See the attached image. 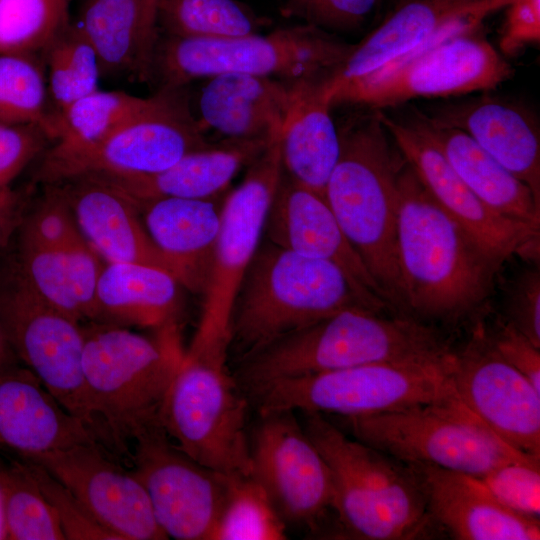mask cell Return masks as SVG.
I'll list each match as a JSON object with an SVG mask.
<instances>
[{"mask_svg": "<svg viewBox=\"0 0 540 540\" xmlns=\"http://www.w3.org/2000/svg\"><path fill=\"white\" fill-rule=\"evenodd\" d=\"M271 143L264 139H226L191 151L153 174L95 178L114 185L135 201L167 197L214 199L228 187L243 166L250 165Z\"/></svg>", "mask_w": 540, "mask_h": 540, "instance_id": "cell-29", "label": "cell"}, {"mask_svg": "<svg viewBox=\"0 0 540 540\" xmlns=\"http://www.w3.org/2000/svg\"><path fill=\"white\" fill-rule=\"evenodd\" d=\"M23 462L27 464L43 495L53 507L66 540H118L43 466L31 461Z\"/></svg>", "mask_w": 540, "mask_h": 540, "instance_id": "cell-43", "label": "cell"}, {"mask_svg": "<svg viewBox=\"0 0 540 540\" xmlns=\"http://www.w3.org/2000/svg\"><path fill=\"white\" fill-rule=\"evenodd\" d=\"M339 419L352 437L405 464L481 477L504 463L540 461L504 442L460 402Z\"/></svg>", "mask_w": 540, "mask_h": 540, "instance_id": "cell-11", "label": "cell"}, {"mask_svg": "<svg viewBox=\"0 0 540 540\" xmlns=\"http://www.w3.org/2000/svg\"><path fill=\"white\" fill-rule=\"evenodd\" d=\"M221 206V222L197 330L190 347L227 349L233 303L258 249L283 167L279 141L250 165Z\"/></svg>", "mask_w": 540, "mask_h": 540, "instance_id": "cell-14", "label": "cell"}, {"mask_svg": "<svg viewBox=\"0 0 540 540\" xmlns=\"http://www.w3.org/2000/svg\"><path fill=\"white\" fill-rule=\"evenodd\" d=\"M515 328L540 348V271L521 272L510 284L505 299V316Z\"/></svg>", "mask_w": 540, "mask_h": 540, "instance_id": "cell-46", "label": "cell"}, {"mask_svg": "<svg viewBox=\"0 0 540 540\" xmlns=\"http://www.w3.org/2000/svg\"><path fill=\"white\" fill-rule=\"evenodd\" d=\"M405 162L431 197L496 261L538 254L540 228L505 217L484 204L438 147L408 121L375 110Z\"/></svg>", "mask_w": 540, "mask_h": 540, "instance_id": "cell-18", "label": "cell"}, {"mask_svg": "<svg viewBox=\"0 0 540 540\" xmlns=\"http://www.w3.org/2000/svg\"><path fill=\"white\" fill-rule=\"evenodd\" d=\"M18 362L19 360L14 353L5 330L0 322V366Z\"/></svg>", "mask_w": 540, "mask_h": 540, "instance_id": "cell-51", "label": "cell"}, {"mask_svg": "<svg viewBox=\"0 0 540 540\" xmlns=\"http://www.w3.org/2000/svg\"><path fill=\"white\" fill-rule=\"evenodd\" d=\"M248 398L231 376L229 358L184 351L159 414L183 453L232 477L251 475Z\"/></svg>", "mask_w": 540, "mask_h": 540, "instance_id": "cell-10", "label": "cell"}, {"mask_svg": "<svg viewBox=\"0 0 540 540\" xmlns=\"http://www.w3.org/2000/svg\"><path fill=\"white\" fill-rule=\"evenodd\" d=\"M206 80L198 99L197 121L203 131L214 129L227 139L279 140L295 81L242 73Z\"/></svg>", "mask_w": 540, "mask_h": 540, "instance_id": "cell-24", "label": "cell"}, {"mask_svg": "<svg viewBox=\"0 0 540 540\" xmlns=\"http://www.w3.org/2000/svg\"><path fill=\"white\" fill-rule=\"evenodd\" d=\"M63 483L118 540L168 539L130 468L98 443H79L32 460Z\"/></svg>", "mask_w": 540, "mask_h": 540, "instance_id": "cell-19", "label": "cell"}, {"mask_svg": "<svg viewBox=\"0 0 540 540\" xmlns=\"http://www.w3.org/2000/svg\"><path fill=\"white\" fill-rule=\"evenodd\" d=\"M326 78L294 82L278 140L284 172L322 195L339 154L338 128L324 95Z\"/></svg>", "mask_w": 540, "mask_h": 540, "instance_id": "cell-31", "label": "cell"}, {"mask_svg": "<svg viewBox=\"0 0 540 540\" xmlns=\"http://www.w3.org/2000/svg\"><path fill=\"white\" fill-rule=\"evenodd\" d=\"M504 9L499 36L500 53L512 56L527 46L539 44L540 0H512Z\"/></svg>", "mask_w": 540, "mask_h": 540, "instance_id": "cell-48", "label": "cell"}, {"mask_svg": "<svg viewBox=\"0 0 540 540\" xmlns=\"http://www.w3.org/2000/svg\"><path fill=\"white\" fill-rule=\"evenodd\" d=\"M160 96V91L144 98L99 88L56 113L53 145L78 148L97 143L147 113Z\"/></svg>", "mask_w": 540, "mask_h": 540, "instance_id": "cell-33", "label": "cell"}, {"mask_svg": "<svg viewBox=\"0 0 540 540\" xmlns=\"http://www.w3.org/2000/svg\"><path fill=\"white\" fill-rule=\"evenodd\" d=\"M250 440L251 477L285 523L317 529L334 509V485L324 458L294 411L259 412Z\"/></svg>", "mask_w": 540, "mask_h": 540, "instance_id": "cell-16", "label": "cell"}, {"mask_svg": "<svg viewBox=\"0 0 540 540\" xmlns=\"http://www.w3.org/2000/svg\"><path fill=\"white\" fill-rule=\"evenodd\" d=\"M304 431L331 472L334 509L343 535L407 540L431 528L423 492L411 467L349 437L322 414L302 412Z\"/></svg>", "mask_w": 540, "mask_h": 540, "instance_id": "cell-6", "label": "cell"}, {"mask_svg": "<svg viewBox=\"0 0 540 540\" xmlns=\"http://www.w3.org/2000/svg\"><path fill=\"white\" fill-rule=\"evenodd\" d=\"M286 523L251 476L236 477L211 540H282Z\"/></svg>", "mask_w": 540, "mask_h": 540, "instance_id": "cell-39", "label": "cell"}, {"mask_svg": "<svg viewBox=\"0 0 540 540\" xmlns=\"http://www.w3.org/2000/svg\"><path fill=\"white\" fill-rule=\"evenodd\" d=\"M445 359L379 362L243 388L258 412L290 410L360 417L420 404L460 402Z\"/></svg>", "mask_w": 540, "mask_h": 540, "instance_id": "cell-9", "label": "cell"}, {"mask_svg": "<svg viewBox=\"0 0 540 540\" xmlns=\"http://www.w3.org/2000/svg\"><path fill=\"white\" fill-rule=\"evenodd\" d=\"M0 540H7L5 514H4V495L0 480Z\"/></svg>", "mask_w": 540, "mask_h": 540, "instance_id": "cell-52", "label": "cell"}, {"mask_svg": "<svg viewBox=\"0 0 540 540\" xmlns=\"http://www.w3.org/2000/svg\"><path fill=\"white\" fill-rule=\"evenodd\" d=\"M49 141L40 126L0 122V187L11 186Z\"/></svg>", "mask_w": 540, "mask_h": 540, "instance_id": "cell-45", "label": "cell"}, {"mask_svg": "<svg viewBox=\"0 0 540 540\" xmlns=\"http://www.w3.org/2000/svg\"><path fill=\"white\" fill-rule=\"evenodd\" d=\"M178 90L161 89L147 113L105 139L78 148L47 149L36 172L46 185L79 177L128 178L166 169L209 143Z\"/></svg>", "mask_w": 540, "mask_h": 540, "instance_id": "cell-12", "label": "cell"}, {"mask_svg": "<svg viewBox=\"0 0 540 540\" xmlns=\"http://www.w3.org/2000/svg\"><path fill=\"white\" fill-rule=\"evenodd\" d=\"M42 55L56 113L99 89L102 72L98 56L74 23L69 22Z\"/></svg>", "mask_w": 540, "mask_h": 540, "instance_id": "cell-36", "label": "cell"}, {"mask_svg": "<svg viewBox=\"0 0 540 540\" xmlns=\"http://www.w3.org/2000/svg\"><path fill=\"white\" fill-rule=\"evenodd\" d=\"M129 462L167 538L211 540L236 477L183 453L160 424L134 437Z\"/></svg>", "mask_w": 540, "mask_h": 540, "instance_id": "cell-15", "label": "cell"}, {"mask_svg": "<svg viewBox=\"0 0 540 540\" xmlns=\"http://www.w3.org/2000/svg\"><path fill=\"white\" fill-rule=\"evenodd\" d=\"M479 478L502 505L519 515L539 519L540 461L504 463Z\"/></svg>", "mask_w": 540, "mask_h": 540, "instance_id": "cell-42", "label": "cell"}, {"mask_svg": "<svg viewBox=\"0 0 540 540\" xmlns=\"http://www.w3.org/2000/svg\"><path fill=\"white\" fill-rule=\"evenodd\" d=\"M429 117L466 133L540 200L539 132L525 109L480 96L440 106Z\"/></svg>", "mask_w": 540, "mask_h": 540, "instance_id": "cell-26", "label": "cell"}, {"mask_svg": "<svg viewBox=\"0 0 540 540\" xmlns=\"http://www.w3.org/2000/svg\"><path fill=\"white\" fill-rule=\"evenodd\" d=\"M483 18L461 19L406 54L352 79L323 82L332 106L383 110L416 98L490 91L510 79L513 67L482 35Z\"/></svg>", "mask_w": 540, "mask_h": 540, "instance_id": "cell-7", "label": "cell"}, {"mask_svg": "<svg viewBox=\"0 0 540 540\" xmlns=\"http://www.w3.org/2000/svg\"><path fill=\"white\" fill-rule=\"evenodd\" d=\"M338 128L339 154L324 196L389 306L403 309L396 251L399 162L376 111Z\"/></svg>", "mask_w": 540, "mask_h": 540, "instance_id": "cell-3", "label": "cell"}, {"mask_svg": "<svg viewBox=\"0 0 540 540\" xmlns=\"http://www.w3.org/2000/svg\"><path fill=\"white\" fill-rule=\"evenodd\" d=\"M396 251L403 309L444 321L479 308L502 265L431 197L405 160L398 175Z\"/></svg>", "mask_w": 540, "mask_h": 540, "instance_id": "cell-1", "label": "cell"}, {"mask_svg": "<svg viewBox=\"0 0 540 540\" xmlns=\"http://www.w3.org/2000/svg\"><path fill=\"white\" fill-rule=\"evenodd\" d=\"M334 34L309 25L230 38H184L164 35L157 40L151 77L161 89L178 90L198 79L224 73L273 77L289 82L326 78L354 50Z\"/></svg>", "mask_w": 540, "mask_h": 540, "instance_id": "cell-8", "label": "cell"}, {"mask_svg": "<svg viewBox=\"0 0 540 540\" xmlns=\"http://www.w3.org/2000/svg\"><path fill=\"white\" fill-rule=\"evenodd\" d=\"M7 540H66L58 517L27 464L0 463Z\"/></svg>", "mask_w": 540, "mask_h": 540, "instance_id": "cell-37", "label": "cell"}, {"mask_svg": "<svg viewBox=\"0 0 540 540\" xmlns=\"http://www.w3.org/2000/svg\"><path fill=\"white\" fill-rule=\"evenodd\" d=\"M451 379L461 403L492 432L540 460V391L499 355L482 323L453 350Z\"/></svg>", "mask_w": 540, "mask_h": 540, "instance_id": "cell-17", "label": "cell"}, {"mask_svg": "<svg viewBox=\"0 0 540 540\" xmlns=\"http://www.w3.org/2000/svg\"><path fill=\"white\" fill-rule=\"evenodd\" d=\"M512 0H402L360 43L328 81L368 74L406 54L452 22L485 19Z\"/></svg>", "mask_w": 540, "mask_h": 540, "instance_id": "cell-25", "label": "cell"}, {"mask_svg": "<svg viewBox=\"0 0 540 540\" xmlns=\"http://www.w3.org/2000/svg\"><path fill=\"white\" fill-rule=\"evenodd\" d=\"M355 307L371 310L337 265L266 240L233 303L228 356L240 362L284 336Z\"/></svg>", "mask_w": 540, "mask_h": 540, "instance_id": "cell-5", "label": "cell"}, {"mask_svg": "<svg viewBox=\"0 0 540 540\" xmlns=\"http://www.w3.org/2000/svg\"><path fill=\"white\" fill-rule=\"evenodd\" d=\"M161 0H140L141 6V43L139 79L147 80L151 76L154 49L158 40L157 13Z\"/></svg>", "mask_w": 540, "mask_h": 540, "instance_id": "cell-49", "label": "cell"}, {"mask_svg": "<svg viewBox=\"0 0 540 540\" xmlns=\"http://www.w3.org/2000/svg\"><path fill=\"white\" fill-rule=\"evenodd\" d=\"M25 213L24 195L11 186L0 187V251L18 231Z\"/></svg>", "mask_w": 540, "mask_h": 540, "instance_id": "cell-50", "label": "cell"}, {"mask_svg": "<svg viewBox=\"0 0 540 540\" xmlns=\"http://www.w3.org/2000/svg\"><path fill=\"white\" fill-rule=\"evenodd\" d=\"M423 492L431 528L456 540H538L540 521L502 505L479 477L407 464Z\"/></svg>", "mask_w": 540, "mask_h": 540, "instance_id": "cell-21", "label": "cell"}, {"mask_svg": "<svg viewBox=\"0 0 540 540\" xmlns=\"http://www.w3.org/2000/svg\"><path fill=\"white\" fill-rule=\"evenodd\" d=\"M429 138L470 190L493 211L540 228V200L463 131L414 111L407 120Z\"/></svg>", "mask_w": 540, "mask_h": 540, "instance_id": "cell-28", "label": "cell"}, {"mask_svg": "<svg viewBox=\"0 0 540 540\" xmlns=\"http://www.w3.org/2000/svg\"><path fill=\"white\" fill-rule=\"evenodd\" d=\"M143 224L181 286L203 294L221 222L214 199L136 201Z\"/></svg>", "mask_w": 540, "mask_h": 540, "instance_id": "cell-27", "label": "cell"}, {"mask_svg": "<svg viewBox=\"0 0 540 540\" xmlns=\"http://www.w3.org/2000/svg\"><path fill=\"white\" fill-rule=\"evenodd\" d=\"M268 241L299 255L337 265L371 310L386 308L382 291L338 224L325 196L300 184L284 170L269 208Z\"/></svg>", "mask_w": 540, "mask_h": 540, "instance_id": "cell-20", "label": "cell"}, {"mask_svg": "<svg viewBox=\"0 0 540 540\" xmlns=\"http://www.w3.org/2000/svg\"><path fill=\"white\" fill-rule=\"evenodd\" d=\"M57 185L88 245L105 263L170 266L150 238L136 201L114 185L79 177Z\"/></svg>", "mask_w": 540, "mask_h": 540, "instance_id": "cell-23", "label": "cell"}, {"mask_svg": "<svg viewBox=\"0 0 540 540\" xmlns=\"http://www.w3.org/2000/svg\"><path fill=\"white\" fill-rule=\"evenodd\" d=\"M11 263L38 296L75 319L84 321L74 293L65 249L42 246L18 235L17 251Z\"/></svg>", "mask_w": 540, "mask_h": 540, "instance_id": "cell-40", "label": "cell"}, {"mask_svg": "<svg viewBox=\"0 0 540 540\" xmlns=\"http://www.w3.org/2000/svg\"><path fill=\"white\" fill-rule=\"evenodd\" d=\"M0 322L19 362L97 438L83 373L82 322L38 296L11 262L0 267Z\"/></svg>", "mask_w": 540, "mask_h": 540, "instance_id": "cell-13", "label": "cell"}, {"mask_svg": "<svg viewBox=\"0 0 540 540\" xmlns=\"http://www.w3.org/2000/svg\"><path fill=\"white\" fill-rule=\"evenodd\" d=\"M40 55H0V122L40 126L53 140L56 112L49 109Z\"/></svg>", "mask_w": 540, "mask_h": 540, "instance_id": "cell-35", "label": "cell"}, {"mask_svg": "<svg viewBox=\"0 0 540 540\" xmlns=\"http://www.w3.org/2000/svg\"><path fill=\"white\" fill-rule=\"evenodd\" d=\"M181 284L169 271L139 263H105L91 322L157 331L179 325Z\"/></svg>", "mask_w": 540, "mask_h": 540, "instance_id": "cell-30", "label": "cell"}, {"mask_svg": "<svg viewBox=\"0 0 540 540\" xmlns=\"http://www.w3.org/2000/svg\"><path fill=\"white\" fill-rule=\"evenodd\" d=\"M100 443L37 376L18 363L0 366V449L32 461L79 443Z\"/></svg>", "mask_w": 540, "mask_h": 540, "instance_id": "cell-22", "label": "cell"}, {"mask_svg": "<svg viewBox=\"0 0 540 540\" xmlns=\"http://www.w3.org/2000/svg\"><path fill=\"white\" fill-rule=\"evenodd\" d=\"M485 329L499 355L540 391V348L504 317Z\"/></svg>", "mask_w": 540, "mask_h": 540, "instance_id": "cell-47", "label": "cell"}, {"mask_svg": "<svg viewBox=\"0 0 540 540\" xmlns=\"http://www.w3.org/2000/svg\"><path fill=\"white\" fill-rule=\"evenodd\" d=\"M83 373L99 443L129 461L130 445L159 423L184 355L179 325L145 336L127 327L84 324Z\"/></svg>", "mask_w": 540, "mask_h": 540, "instance_id": "cell-2", "label": "cell"}, {"mask_svg": "<svg viewBox=\"0 0 540 540\" xmlns=\"http://www.w3.org/2000/svg\"><path fill=\"white\" fill-rule=\"evenodd\" d=\"M71 0H0V55H40L68 25Z\"/></svg>", "mask_w": 540, "mask_h": 540, "instance_id": "cell-38", "label": "cell"}, {"mask_svg": "<svg viewBox=\"0 0 540 540\" xmlns=\"http://www.w3.org/2000/svg\"><path fill=\"white\" fill-rule=\"evenodd\" d=\"M452 350L436 329L418 318L385 317L355 307L284 336L240 361L238 378L244 388L371 363L441 360Z\"/></svg>", "mask_w": 540, "mask_h": 540, "instance_id": "cell-4", "label": "cell"}, {"mask_svg": "<svg viewBox=\"0 0 540 540\" xmlns=\"http://www.w3.org/2000/svg\"><path fill=\"white\" fill-rule=\"evenodd\" d=\"M74 24L96 51L102 76L139 78L140 0H84Z\"/></svg>", "mask_w": 540, "mask_h": 540, "instance_id": "cell-32", "label": "cell"}, {"mask_svg": "<svg viewBox=\"0 0 540 540\" xmlns=\"http://www.w3.org/2000/svg\"><path fill=\"white\" fill-rule=\"evenodd\" d=\"M264 20L237 0H161L158 26L164 35L230 38L258 33Z\"/></svg>", "mask_w": 540, "mask_h": 540, "instance_id": "cell-34", "label": "cell"}, {"mask_svg": "<svg viewBox=\"0 0 540 540\" xmlns=\"http://www.w3.org/2000/svg\"><path fill=\"white\" fill-rule=\"evenodd\" d=\"M281 14L334 34L356 31L366 24L380 0H277Z\"/></svg>", "mask_w": 540, "mask_h": 540, "instance_id": "cell-44", "label": "cell"}, {"mask_svg": "<svg viewBox=\"0 0 540 540\" xmlns=\"http://www.w3.org/2000/svg\"><path fill=\"white\" fill-rule=\"evenodd\" d=\"M19 236L42 246L66 249L85 241L57 185H47L41 200L26 211Z\"/></svg>", "mask_w": 540, "mask_h": 540, "instance_id": "cell-41", "label": "cell"}]
</instances>
